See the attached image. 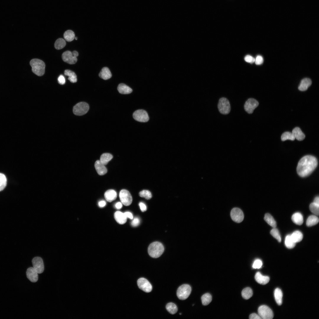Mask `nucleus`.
<instances>
[{"instance_id":"obj_1","label":"nucleus","mask_w":319,"mask_h":319,"mask_svg":"<svg viewBox=\"0 0 319 319\" xmlns=\"http://www.w3.org/2000/svg\"><path fill=\"white\" fill-rule=\"evenodd\" d=\"M318 165L317 159L312 155H306L302 157L298 162L297 171L300 176L304 177L310 175L315 169Z\"/></svg>"},{"instance_id":"obj_4","label":"nucleus","mask_w":319,"mask_h":319,"mask_svg":"<svg viewBox=\"0 0 319 319\" xmlns=\"http://www.w3.org/2000/svg\"><path fill=\"white\" fill-rule=\"evenodd\" d=\"M191 291V286L188 284H183L180 286L177 291V296L180 300L187 299L190 295Z\"/></svg>"},{"instance_id":"obj_7","label":"nucleus","mask_w":319,"mask_h":319,"mask_svg":"<svg viewBox=\"0 0 319 319\" xmlns=\"http://www.w3.org/2000/svg\"><path fill=\"white\" fill-rule=\"evenodd\" d=\"M259 315L263 319H271L274 317L272 311L268 307L265 305L260 306L258 309Z\"/></svg>"},{"instance_id":"obj_19","label":"nucleus","mask_w":319,"mask_h":319,"mask_svg":"<svg viewBox=\"0 0 319 319\" xmlns=\"http://www.w3.org/2000/svg\"><path fill=\"white\" fill-rule=\"evenodd\" d=\"M116 192L114 190L110 189L106 191L104 194V197L107 201L110 202L115 200L117 197Z\"/></svg>"},{"instance_id":"obj_38","label":"nucleus","mask_w":319,"mask_h":319,"mask_svg":"<svg viewBox=\"0 0 319 319\" xmlns=\"http://www.w3.org/2000/svg\"><path fill=\"white\" fill-rule=\"evenodd\" d=\"M309 209L311 211L317 215L319 214V204L313 202L310 204Z\"/></svg>"},{"instance_id":"obj_22","label":"nucleus","mask_w":319,"mask_h":319,"mask_svg":"<svg viewBox=\"0 0 319 319\" xmlns=\"http://www.w3.org/2000/svg\"><path fill=\"white\" fill-rule=\"evenodd\" d=\"M99 76L100 78L106 80L110 79L112 77V74L109 68L105 67L101 69Z\"/></svg>"},{"instance_id":"obj_3","label":"nucleus","mask_w":319,"mask_h":319,"mask_svg":"<svg viewBox=\"0 0 319 319\" xmlns=\"http://www.w3.org/2000/svg\"><path fill=\"white\" fill-rule=\"evenodd\" d=\"M30 64L33 72L39 76L43 75L45 72V64L42 60L37 58L32 59Z\"/></svg>"},{"instance_id":"obj_21","label":"nucleus","mask_w":319,"mask_h":319,"mask_svg":"<svg viewBox=\"0 0 319 319\" xmlns=\"http://www.w3.org/2000/svg\"><path fill=\"white\" fill-rule=\"evenodd\" d=\"M292 133L295 138L298 141L303 140L305 138V134L299 127L294 128L292 131Z\"/></svg>"},{"instance_id":"obj_8","label":"nucleus","mask_w":319,"mask_h":319,"mask_svg":"<svg viewBox=\"0 0 319 319\" xmlns=\"http://www.w3.org/2000/svg\"><path fill=\"white\" fill-rule=\"evenodd\" d=\"M134 118L136 121L141 122H147L149 118L147 112L142 109H139L135 111L133 113Z\"/></svg>"},{"instance_id":"obj_28","label":"nucleus","mask_w":319,"mask_h":319,"mask_svg":"<svg viewBox=\"0 0 319 319\" xmlns=\"http://www.w3.org/2000/svg\"><path fill=\"white\" fill-rule=\"evenodd\" d=\"M290 235L292 239L295 243L301 241L303 237V235L302 233L298 230L294 231Z\"/></svg>"},{"instance_id":"obj_44","label":"nucleus","mask_w":319,"mask_h":319,"mask_svg":"<svg viewBox=\"0 0 319 319\" xmlns=\"http://www.w3.org/2000/svg\"><path fill=\"white\" fill-rule=\"evenodd\" d=\"M244 59L245 61L251 64L255 62V58L249 55L246 56L245 57Z\"/></svg>"},{"instance_id":"obj_47","label":"nucleus","mask_w":319,"mask_h":319,"mask_svg":"<svg viewBox=\"0 0 319 319\" xmlns=\"http://www.w3.org/2000/svg\"><path fill=\"white\" fill-rule=\"evenodd\" d=\"M250 319H261L260 316L255 313H253L251 314L249 316Z\"/></svg>"},{"instance_id":"obj_9","label":"nucleus","mask_w":319,"mask_h":319,"mask_svg":"<svg viewBox=\"0 0 319 319\" xmlns=\"http://www.w3.org/2000/svg\"><path fill=\"white\" fill-rule=\"evenodd\" d=\"M121 203L126 206H128L132 203V198L130 192L126 189L121 191L119 194Z\"/></svg>"},{"instance_id":"obj_35","label":"nucleus","mask_w":319,"mask_h":319,"mask_svg":"<svg viewBox=\"0 0 319 319\" xmlns=\"http://www.w3.org/2000/svg\"><path fill=\"white\" fill-rule=\"evenodd\" d=\"M201 300L202 304L204 305H207L211 302L212 297L210 294L206 293L202 296Z\"/></svg>"},{"instance_id":"obj_53","label":"nucleus","mask_w":319,"mask_h":319,"mask_svg":"<svg viewBox=\"0 0 319 319\" xmlns=\"http://www.w3.org/2000/svg\"><path fill=\"white\" fill-rule=\"evenodd\" d=\"M72 54H73V56H74V57H77V56H78V55H79V54H78V52H77V51H73V52H72Z\"/></svg>"},{"instance_id":"obj_24","label":"nucleus","mask_w":319,"mask_h":319,"mask_svg":"<svg viewBox=\"0 0 319 319\" xmlns=\"http://www.w3.org/2000/svg\"><path fill=\"white\" fill-rule=\"evenodd\" d=\"M292 220L295 224L298 225H302L303 222V217L299 212L294 213L292 217Z\"/></svg>"},{"instance_id":"obj_40","label":"nucleus","mask_w":319,"mask_h":319,"mask_svg":"<svg viewBox=\"0 0 319 319\" xmlns=\"http://www.w3.org/2000/svg\"><path fill=\"white\" fill-rule=\"evenodd\" d=\"M271 234L275 239H276L279 242H280L281 241V236L279 232L277 229L276 227L273 228L270 231Z\"/></svg>"},{"instance_id":"obj_29","label":"nucleus","mask_w":319,"mask_h":319,"mask_svg":"<svg viewBox=\"0 0 319 319\" xmlns=\"http://www.w3.org/2000/svg\"><path fill=\"white\" fill-rule=\"evenodd\" d=\"M113 158V156L111 154L109 153H105L101 156L100 160L105 165H107Z\"/></svg>"},{"instance_id":"obj_37","label":"nucleus","mask_w":319,"mask_h":319,"mask_svg":"<svg viewBox=\"0 0 319 319\" xmlns=\"http://www.w3.org/2000/svg\"><path fill=\"white\" fill-rule=\"evenodd\" d=\"M281 140L284 141L287 140H294L295 138L292 132L287 131L284 133L281 136Z\"/></svg>"},{"instance_id":"obj_41","label":"nucleus","mask_w":319,"mask_h":319,"mask_svg":"<svg viewBox=\"0 0 319 319\" xmlns=\"http://www.w3.org/2000/svg\"><path fill=\"white\" fill-rule=\"evenodd\" d=\"M139 196L145 198L147 199H150L152 197L151 192L147 190H143L141 191L139 193Z\"/></svg>"},{"instance_id":"obj_15","label":"nucleus","mask_w":319,"mask_h":319,"mask_svg":"<svg viewBox=\"0 0 319 319\" xmlns=\"http://www.w3.org/2000/svg\"><path fill=\"white\" fill-rule=\"evenodd\" d=\"M26 275L27 278L32 282H35L38 280V273L33 267H30L27 268Z\"/></svg>"},{"instance_id":"obj_27","label":"nucleus","mask_w":319,"mask_h":319,"mask_svg":"<svg viewBox=\"0 0 319 319\" xmlns=\"http://www.w3.org/2000/svg\"><path fill=\"white\" fill-rule=\"evenodd\" d=\"M65 75L69 76L68 79L72 83H75L77 81V76L75 73L70 70L66 69L64 71Z\"/></svg>"},{"instance_id":"obj_31","label":"nucleus","mask_w":319,"mask_h":319,"mask_svg":"<svg viewBox=\"0 0 319 319\" xmlns=\"http://www.w3.org/2000/svg\"><path fill=\"white\" fill-rule=\"evenodd\" d=\"M253 294V292L252 289L249 287L244 288L242 292V297L246 300L250 298L252 296Z\"/></svg>"},{"instance_id":"obj_23","label":"nucleus","mask_w":319,"mask_h":319,"mask_svg":"<svg viewBox=\"0 0 319 319\" xmlns=\"http://www.w3.org/2000/svg\"><path fill=\"white\" fill-rule=\"evenodd\" d=\"M117 89L120 93L123 94H129L132 92V89L130 87L123 83L120 84Z\"/></svg>"},{"instance_id":"obj_13","label":"nucleus","mask_w":319,"mask_h":319,"mask_svg":"<svg viewBox=\"0 0 319 319\" xmlns=\"http://www.w3.org/2000/svg\"><path fill=\"white\" fill-rule=\"evenodd\" d=\"M33 268L38 274H41L44 270V266L42 258L39 257H36L32 260Z\"/></svg>"},{"instance_id":"obj_51","label":"nucleus","mask_w":319,"mask_h":319,"mask_svg":"<svg viewBox=\"0 0 319 319\" xmlns=\"http://www.w3.org/2000/svg\"><path fill=\"white\" fill-rule=\"evenodd\" d=\"M115 206L116 208L117 209H121L122 206V203L120 202H118L115 204Z\"/></svg>"},{"instance_id":"obj_32","label":"nucleus","mask_w":319,"mask_h":319,"mask_svg":"<svg viewBox=\"0 0 319 319\" xmlns=\"http://www.w3.org/2000/svg\"><path fill=\"white\" fill-rule=\"evenodd\" d=\"M296 243L292 239L290 235H287L286 236L285 244L287 248L289 249L292 248L295 246Z\"/></svg>"},{"instance_id":"obj_48","label":"nucleus","mask_w":319,"mask_h":319,"mask_svg":"<svg viewBox=\"0 0 319 319\" xmlns=\"http://www.w3.org/2000/svg\"><path fill=\"white\" fill-rule=\"evenodd\" d=\"M139 205L140 209L142 212H144L146 211L147 209V207L144 203L141 202L139 203Z\"/></svg>"},{"instance_id":"obj_26","label":"nucleus","mask_w":319,"mask_h":319,"mask_svg":"<svg viewBox=\"0 0 319 319\" xmlns=\"http://www.w3.org/2000/svg\"><path fill=\"white\" fill-rule=\"evenodd\" d=\"M318 217L315 215H311L307 218L306 224L308 227H311L317 224L319 222Z\"/></svg>"},{"instance_id":"obj_11","label":"nucleus","mask_w":319,"mask_h":319,"mask_svg":"<svg viewBox=\"0 0 319 319\" xmlns=\"http://www.w3.org/2000/svg\"><path fill=\"white\" fill-rule=\"evenodd\" d=\"M139 288L143 291L148 293L151 292L152 289V286L149 281L144 278L139 279L137 281Z\"/></svg>"},{"instance_id":"obj_25","label":"nucleus","mask_w":319,"mask_h":319,"mask_svg":"<svg viewBox=\"0 0 319 319\" xmlns=\"http://www.w3.org/2000/svg\"><path fill=\"white\" fill-rule=\"evenodd\" d=\"M274 296L276 302L279 305L282 303L283 294L281 290L279 288H276L274 291Z\"/></svg>"},{"instance_id":"obj_36","label":"nucleus","mask_w":319,"mask_h":319,"mask_svg":"<svg viewBox=\"0 0 319 319\" xmlns=\"http://www.w3.org/2000/svg\"><path fill=\"white\" fill-rule=\"evenodd\" d=\"M66 45V42L63 39L59 38L55 42L54 47L56 49L60 50L64 48Z\"/></svg>"},{"instance_id":"obj_16","label":"nucleus","mask_w":319,"mask_h":319,"mask_svg":"<svg viewBox=\"0 0 319 319\" xmlns=\"http://www.w3.org/2000/svg\"><path fill=\"white\" fill-rule=\"evenodd\" d=\"M95 167L97 173L100 175L105 174L107 172L106 168L100 160H97L95 164Z\"/></svg>"},{"instance_id":"obj_49","label":"nucleus","mask_w":319,"mask_h":319,"mask_svg":"<svg viewBox=\"0 0 319 319\" xmlns=\"http://www.w3.org/2000/svg\"><path fill=\"white\" fill-rule=\"evenodd\" d=\"M126 217L129 218L131 219H133V215L131 213L129 212H126L124 213Z\"/></svg>"},{"instance_id":"obj_20","label":"nucleus","mask_w":319,"mask_h":319,"mask_svg":"<svg viewBox=\"0 0 319 319\" xmlns=\"http://www.w3.org/2000/svg\"><path fill=\"white\" fill-rule=\"evenodd\" d=\"M312 84L311 80L308 78H305L302 79L298 87V89L302 91L306 90L308 87Z\"/></svg>"},{"instance_id":"obj_17","label":"nucleus","mask_w":319,"mask_h":319,"mask_svg":"<svg viewBox=\"0 0 319 319\" xmlns=\"http://www.w3.org/2000/svg\"><path fill=\"white\" fill-rule=\"evenodd\" d=\"M256 281L259 284L265 285L268 283L269 280V277L267 276H263L259 272H257L255 276Z\"/></svg>"},{"instance_id":"obj_5","label":"nucleus","mask_w":319,"mask_h":319,"mask_svg":"<svg viewBox=\"0 0 319 319\" xmlns=\"http://www.w3.org/2000/svg\"><path fill=\"white\" fill-rule=\"evenodd\" d=\"M218 108L221 113L224 115L228 114L231 110L230 105L228 100L225 97L220 98L219 101Z\"/></svg>"},{"instance_id":"obj_46","label":"nucleus","mask_w":319,"mask_h":319,"mask_svg":"<svg viewBox=\"0 0 319 319\" xmlns=\"http://www.w3.org/2000/svg\"><path fill=\"white\" fill-rule=\"evenodd\" d=\"M58 83L60 84L63 85L65 83V79L63 75H60L58 78Z\"/></svg>"},{"instance_id":"obj_42","label":"nucleus","mask_w":319,"mask_h":319,"mask_svg":"<svg viewBox=\"0 0 319 319\" xmlns=\"http://www.w3.org/2000/svg\"><path fill=\"white\" fill-rule=\"evenodd\" d=\"M262 262L259 259H257L255 260L252 266V267L254 269H259L260 268L262 265Z\"/></svg>"},{"instance_id":"obj_6","label":"nucleus","mask_w":319,"mask_h":319,"mask_svg":"<svg viewBox=\"0 0 319 319\" xmlns=\"http://www.w3.org/2000/svg\"><path fill=\"white\" fill-rule=\"evenodd\" d=\"M89 109V105L84 102L77 103L73 107V112L77 115H82L86 114Z\"/></svg>"},{"instance_id":"obj_10","label":"nucleus","mask_w":319,"mask_h":319,"mask_svg":"<svg viewBox=\"0 0 319 319\" xmlns=\"http://www.w3.org/2000/svg\"><path fill=\"white\" fill-rule=\"evenodd\" d=\"M258 105L259 102L253 98H250L246 101L244 108L247 113L249 114H252Z\"/></svg>"},{"instance_id":"obj_12","label":"nucleus","mask_w":319,"mask_h":319,"mask_svg":"<svg viewBox=\"0 0 319 319\" xmlns=\"http://www.w3.org/2000/svg\"><path fill=\"white\" fill-rule=\"evenodd\" d=\"M230 216L231 219L234 222L240 223L243 220L244 216L242 211L239 208H235L231 211Z\"/></svg>"},{"instance_id":"obj_34","label":"nucleus","mask_w":319,"mask_h":319,"mask_svg":"<svg viewBox=\"0 0 319 319\" xmlns=\"http://www.w3.org/2000/svg\"><path fill=\"white\" fill-rule=\"evenodd\" d=\"M166 308L167 310L171 314H175L178 311L177 306L172 302H170L167 304L166 305Z\"/></svg>"},{"instance_id":"obj_52","label":"nucleus","mask_w":319,"mask_h":319,"mask_svg":"<svg viewBox=\"0 0 319 319\" xmlns=\"http://www.w3.org/2000/svg\"><path fill=\"white\" fill-rule=\"evenodd\" d=\"M313 202L319 204V197L316 196L314 199Z\"/></svg>"},{"instance_id":"obj_50","label":"nucleus","mask_w":319,"mask_h":319,"mask_svg":"<svg viewBox=\"0 0 319 319\" xmlns=\"http://www.w3.org/2000/svg\"><path fill=\"white\" fill-rule=\"evenodd\" d=\"M106 202L104 201H101L98 203V205L100 207H104L106 205Z\"/></svg>"},{"instance_id":"obj_18","label":"nucleus","mask_w":319,"mask_h":319,"mask_svg":"<svg viewBox=\"0 0 319 319\" xmlns=\"http://www.w3.org/2000/svg\"><path fill=\"white\" fill-rule=\"evenodd\" d=\"M115 220L119 224H124L127 221V217L124 213L120 211H117L114 214Z\"/></svg>"},{"instance_id":"obj_54","label":"nucleus","mask_w":319,"mask_h":319,"mask_svg":"<svg viewBox=\"0 0 319 319\" xmlns=\"http://www.w3.org/2000/svg\"><path fill=\"white\" fill-rule=\"evenodd\" d=\"M75 39H76V40H77V37H75Z\"/></svg>"},{"instance_id":"obj_43","label":"nucleus","mask_w":319,"mask_h":319,"mask_svg":"<svg viewBox=\"0 0 319 319\" xmlns=\"http://www.w3.org/2000/svg\"><path fill=\"white\" fill-rule=\"evenodd\" d=\"M263 61V57L260 55H258L255 59V62L256 64L259 65L262 64Z\"/></svg>"},{"instance_id":"obj_39","label":"nucleus","mask_w":319,"mask_h":319,"mask_svg":"<svg viewBox=\"0 0 319 319\" xmlns=\"http://www.w3.org/2000/svg\"><path fill=\"white\" fill-rule=\"evenodd\" d=\"M7 184V179L5 175L0 173V191L5 187Z\"/></svg>"},{"instance_id":"obj_33","label":"nucleus","mask_w":319,"mask_h":319,"mask_svg":"<svg viewBox=\"0 0 319 319\" xmlns=\"http://www.w3.org/2000/svg\"><path fill=\"white\" fill-rule=\"evenodd\" d=\"M75 35L74 32L71 30H68L66 31L64 34V37L66 40L71 42L75 38Z\"/></svg>"},{"instance_id":"obj_45","label":"nucleus","mask_w":319,"mask_h":319,"mask_svg":"<svg viewBox=\"0 0 319 319\" xmlns=\"http://www.w3.org/2000/svg\"><path fill=\"white\" fill-rule=\"evenodd\" d=\"M140 222L139 219L138 217H135L131 222V225L134 227H136L139 225Z\"/></svg>"},{"instance_id":"obj_30","label":"nucleus","mask_w":319,"mask_h":319,"mask_svg":"<svg viewBox=\"0 0 319 319\" xmlns=\"http://www.w3.org/2000/svg\"><path fill=\"white\" fill-rule=\"evenodd\" d=\"M265 221L270 225L273 227H276V221L273 217L269 214H266L264 217Z\"/></svg>"},{"instance_id":"obj_14","label":"nucleus","mask_w":319,"mask_h":319,"mask_svg":"<svg viewBox=\"0 0 319 319\" xmlns=\"http://www.w3.org/2000/svg\"><path fill=\"white\" fill-rule=\"evenodd\" d=\"M62 58L64 61L70 64H75L77 60V57H74L72 52L69 51H66L63 53Z\"/></svg>"},{"instance_id":"obj_2","label":"nucleus","mask_w":319,"mask_h":319,"mask_svg":"<svg viewBox=\"0 0 319 319\" xmlns=\"http://www.w3.org/2000/svg\"><path fill=\"white\" fill-rule=\"evenodd\" d=\"M164 248L160 242H155L151 243L148 248L149 255L152 257L156 258L160 257L163 253Z\"/></svg>"}]
</instances>
